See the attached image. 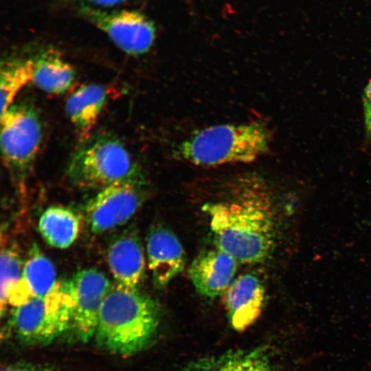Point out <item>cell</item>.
<instances>
[{"mask_svg":"<svg viewBox=\"0 0 371 371\" xmlns=\"http://www.w3.org/2000/svg\"><path fill=\"white\" fill-rule=\"evenodd\" d=\"M34 62L32 82L42 91L62 94L71 87L75 78L72 66L54 49L38 54Z\"/></svg>","mask_w":371,"mask_h":371,"instance_id":"16","label":"cell"},{"mask_svg":"<svg viewBox=\"0 0 371 371\" xmlns=\"http://www.w3.org/2000/svg\"><path fill=\"white\" fill-rule=\"evenodd\" d=\"M23 264L16 250L12 247L2 249L1 254V313L8 305V297L11 291L21 281Z\"/></svg>","mask_w":371,"mask_h":371,"instance_id":"20","label":"cell"},{"mask_svg":"<svg viewBox=\"0 0 371 371\" xmlns=\"http://www.w3.org/2000/svg\"><path fill=\"white\" fill-rule=\"evenodd\" d=\"M146 251L154 283L166 286L185 267L186 256L177 237L170 230L157 227L150 234Z\"/></svg>","mask_w":371,"mask_h":371,"instance_id":"12","label":"cell"},{"mask_svg":"<svg viewBox=\"0 0 371 371\" xmlns=\"http://www.w3.org/2000/svg\"><path fill=\"white\" fill-rule=\"evenodd\" d=\"M264 299V287L256 276L246 273L234 280L223 296L232 326L239 332L249 327L258 317Z\"/></svg>","mask_w":371,"mask_h":371,"instance_id":"11","label":"cell"},{"mask_svg":"<svg viewBox=\"0 0 371 371\" xmlns=\"http://www.w3.org/2000/svg\"><path fill=\"white\" fill-rule=\"evenodd\" d=\"M181 371H273L263 348L232 350L188 363Z\"/></svg>","mask_w":371,"mask_h":371,"instance_id":"15","label":"cell"},{"mask_svg":"<svg viewBox=\"0 0 371 371\" xmlns=\"http://www.w3.org/2000/svg\"><path fill=\"white\" fill-rule=\"evenodd\" d=\"M271 134L262 122L219 124L199 130L178 144L176 157L201 166L249 163L269 150Z\"/></svg>","mask_w":371,"mask_h":371,"instance_id":"3","label":"cell"},{"mask_svg":"<svg viewBox=\"0 0 371 371\" xmlns=\"http://www.w3.org/2000/svg\"><path fill=\"white\" fill-rule=\"evenodd\" d=\"M67 174L74 184L89 189L102 190L120 181H141L138 168L124 145L107 132L91 134L81 141Z\"/></svg>","mask_w":371,"mask_h":371,"instance_id":"4","label":"cell"},{"mask_svg":"<svg viewBox=\"0 0 371 371\" xmlns=\"http://www.w3.org/2000/svg\"><path fill=\"white\" fill-rule=\"evenodd\" d=\"M106 256L117 286L137 289L145 267L143 249L137 236L131 232L119 236L109 245Z\"/></svg>","mask_w":371,"mask_h":371,"instance_id":"13","label":"cell"},{"mask_svg":"<svg viewBox=\"0 0 371 371\" xmlns=\"http://www.w3.org/2000/svg\"><path fill=\"white\" fill-rule=\"evenodd\" d=\"M80 12L128 54H143L154 43L156 32L154 23L137 11L105 12L82 5Z\"/></svg>","mask_w":371,"mask_h":371,"instance_id":"7","label":"cell"},{"mask_svg":"<svg viewBox=\"0 0 371 371\" xmlns=\"http://www.w3.org/2000/svg\"><path fill=\"white\" fill-rule=\"evenodd\" d=\"M38 228L43 238L49 245L65 249L77 238L80 221L71 210L61 206H51L41 215Z\"/></svg>","mask_w":371,"mask_h":371,"instance_id":"17","label":"cell"},{"mask_svg":"<svg viewBox=\"0 0 371 371\" xmlns=\"http://www.w3.org/2000/svg\"><path fill=\"white\" fill-rule=\"evenodd\" d=\"M33 59L12 58L1 63L0 72L1 115L13 104L21 89L32 82Z\"/></svg>","mask_w":371,"mask_h":371,"instance_id":"19","label":"cell"},{"mask_svg":"<svg viewBox=\"0 0 371 371\" xmlns=\"http://www.w3.org/2000/svg\"><path fill=\"white\" fill-rule=\"evenodd\" d=\"M258 184L241 183L230 199L203 206L216 247L240 263L264 261L274 244L272 203Z\"/></svg>","mask_w":371,"mask_h":371,"instance_id":"1","label":"cell"},{"mask_svg":"<svg viewBox=\"0 0 371 371\" xmlns=\"http://www.w3.org/2000/svg\"><path fill=\"white\" fill-rule=\"evenodd\" d=\"M0 120L2 158L12 175L22 181L32 168L41 142L38 114L29 104H13Z\"/></svg>","mask_w":371,"mask_h":371,"instance_id":"6","label":"cell"},{"mask_svg":"<svg viewBox=\"0 0 371 371\" xmlns=\"http://www.w3.org/2000/svg\"><path fill=\"white\" fill-rule=\"evenodd\" d=\"M363 112L366 133L368 137L371 138V79L363 95Z\"/></svg>","mask_w":371,"mask_h":371,"instance_id":"21","label":"cell"},{"mask_svg":"<svg viewBox=\"0 0 371 371\" xmlns=\"http://www.w3.org/2000/svg\"><path fill=\"white\" fill-rule=\"evenodd\" d=\"M73 306L66 282L47 296L32 297L14 308L12 324L17 336L30 344L47 343L72 324Z\"/></svg>","mask_w":371,"mask_h":371,"instance_id":"5","label":"cell"},{"mask_svg":"<svg viewBox=\"0 0 371 371\" xmlns=\"http://www.w3.org/2000/svg\"><path fill=\"white\" fill-rule=\"evenodd\" d=\"M238 261L216 247L203 251L192 261L190 278L201 295L214 298L225 291L233 282Z\"/></svg>","mask_w":371,"mask_h":371,"instance_id":"10","label":"cell"},{"mask_svg":"<svg viewBox=\"0 0 371 371\" xmlns=\"http://www.w3.org/2000/svg\"><path fill=\"white\" fill-rule=\"evenodd\" d=\"M20 284L31 298L47 296L58 284L54 266L35 245L23 265Z\"/></svg>","mask_w":371,"mask_h":371,"instance_id":"18","label":"cell"},{"mask_svg":"<svg viewBox=\"0 0 371 371\" xmlns=\"http://www.w3.org/2000/svg\"><path fill=\"white\" fill-rule=\"evenodd\" d=\"M87 2L102 7H110L124 2L125 0H85Z\"/></svg>","mask_w":371,"mask_h":371,"instance_id":"22","label":"cell"},{"mask_svg":"<svg viewBox=\"0 0 371 371\" xmlns=\"http://www.w3.org/2000/svg\"><path fill=\"white\" fill-rule=\"evenodd\" d=\"M107 91L100 85L87 84L73 92L65 109L81 141L87 139L106 101Z\"/></svg>","mask_w":371,"mask_h":371,"instance_id":"14","label":"cell"},{"mask_svg":"<svg viewBox=\"0 0 371 371\" xmlns=\"http://www.w3.org/2000/svg\"><path fill=\"white\" fill-rule=\"evenodd\" d=\"M66 285L72 301V324L78 339L87 342L95 335L100 310L112 286L103 273L92 268L77 272Z\"/></svg>","mask_w":371,"mask_h":371,"instance_id":"9","label":"cell"},{"mask_svg":"<svg viewBox=\"0 0 371 371\" xmlns=\"http://www.w3.org/2000/svg\"><path fill=\"white\" fill-rule=\"evenodd\" d=\"M140 183L120 181L100 190L86 205L87 224L91 232L101 234L128 221L143 201Z\"/></svg>","mask_w":371,"mask_h":371,"instance_id":"8","label":"cell"},{"mask_svg":"<svg viewBox=\"0 0 371 371\" xmlns=\"http://www.w3.org/2000/svg\"><path fill=\"white\" fill-rule=\"evenodd\" d=\"M159 308L138 289H111L100 310L95 337L109 351L132 355L143 350L156 332Z\"/></svg>","mask_w":371,"mask_h":371,"instance_id":"2","label":"cell"}]
</instances>
